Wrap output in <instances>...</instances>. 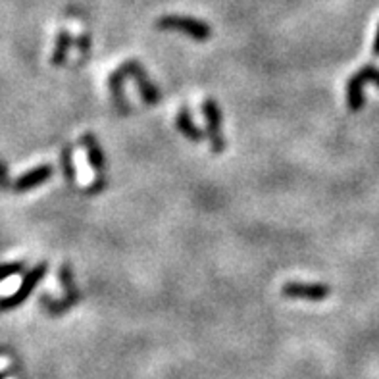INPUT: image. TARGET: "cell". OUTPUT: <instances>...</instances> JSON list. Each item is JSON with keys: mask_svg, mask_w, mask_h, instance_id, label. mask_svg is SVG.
<instances>
[{"mask_svg": "<svg viewBox=\"0 0 379 379\" xmlns=\"http://www.w3.org/2000/svg\"><path fill=\"white\" fill-rule=\"evenodd\" d=\"M158 29L181 31L197 41H206L212 37V29H210L208 24L194 20V18H187V16H164V18L158 20Z\"/></svg>", "mask_w": 379, "mask_h": 379, "instance_id": "cell-1", "label": "cell"}, {"mask_svg": "<svg viewBox=\"0 0 379 379\" xmlns=\"http://www.w3.org/2000/svg\"><path fill=\"white\" fill-rule=\"evenodd\" d=\"M46 268H48V266L43 262V264H39V266H35L31 271H27V276L24 277L20 289L16 291L14 295L6 296V298H0V310H10V308H16V306H20L21 302L26 301L27 296L31 295L33 289H35V285H37V283L45 277Z\"/></svg>", "mask_w": 379, "mask_h": 379, "instance_id": "cell-2", "label": "cell"}, {"mask_svg": "<svg viewBox=\"0 0 379 379\" xmlns=\"http://www.w3.org/2000/svg\"><path fill=\"white\" fill-rule=\"evenodd\" d=\"M122 70L128 73V78L135 79L142 100H145L148 106L158 104V100H160V90L156 89V85L147 78V71L142 70V66L139 64V62H125V64L122 66Z\"/></svg>", "mask_w": 379, "mask_h": 379, "instance_id": "cell-3", "label": "cell"}, {"mask_svg": "<svg viewBox=\"0 0 379 379\" xmlns=\"http://www.w3.org/2000/svg\"><path fill=\"white\" fill-rule=\"evenodd\" d=\"M202 112H204L206 123H208V137H210L212 150L219 155V152H224L225 141L222 137V112H219L218 103L214 98H206Z\"/></svg>", "mask_w": 379, "mask_h": 379, "instance_id": "cell-4", "label": "cell"}, {"mask_svg": "<svg viewBox=\"0 0 379 379\" xmlns=\"http://www.w3.org/2000/svg\"><path fill=\"white\" fill-rule=\"evenodd\" d=\"M283 295L291 298H306V301H323L331 295V289L323 283H285Z\"/></svg>", "mask_w": 379, "mask_h": 379, "instance_id": "cell-5", "label": "cell"}, {"mask_svg": "<svg viewBox=\"0 0 379 379\" xmlns=\"http://www.w3.org/2000/svg\"><path fill=\"white\" fill-rule=\"evenodd\" d=\"M60 279H62V285H64V289H66L64 301L54 302V301H51L48 296H43V298H41V302H45L46 308L51 310V312H54V314H56V312H64L66 308H70L71 304L78 301V296H79L78 289H76V283H73V277H71V271L68 266H64L62 271H60Z\"/></svg>", "mask_w": 379, "mask_h": 379, "instance_id": "cell-6", "label": "cell"}, {"mask_svg": "<svg viewBox=\"0 0 379 379\" xmlns=\"http://www.w3.org/2000/svg\"><path fill=\"white\" fill-rule=\"evenodd\" d=\"M52 175V166L51 164H43V166L33 167L31 172H27L20 177V180L14 183V191L16 193H24V191H29V189H35V187L43 185L45 181H48V177Z\"/></svg>", "mask_w": 379, "mask_h": 379, "instance_id": "cell-7", "label": "cell"}, {"mask_svg": "<svg viewBox=\"0 0 379 379\" xmlns=\"http://www.w3.org/2000/svg\"><path fill=\"white\" fill-rule=\"evenodd\" d=\"M364 78L360 73H354L347 81V104L351 112H360L366 104V95H364Z\"/></svg>", "mask_w": 379, "mask_h": 379, "instance_id": "cell-8", "label": "cell"}, {"mask_svg": "<svg viewBox=\"0 0 379 379\" xmlns=\"http://www.w3.org/2000/svg\"><path fill=\"white\" fill-rule=\"evenodd\" d=\"M81 142L87 148V158H89V164L93 166V170L97 172V177H104V167H106V158H104V152L98 141L95 139L93 133H85Z\"/></svg>", "mask_w": 379, "mask_h": 379, "instance_id": "cell-9", "label": "cell"}, {"mask_svg": "<svg viewBox=\"0 0 379 379\" xmlns=\"http://www.w3.org/2000/svg\"><path fill=\"white\" fill-rule=\"evenodd\" d=\"M125 78H128V73L120 68V70L114 71L108 79L110 93H112L114 104H116V108L120 110V112H123V114H128L129 112L128 100H125V95H123V81H125Z\"/></svg>", "mask_w": 379, "mask_h": 379, "instance_id": "cell-10", "label": "cell"}, {"mask_svg": "<svg viewBox=\"0 0 379 379\" xmlns=\"http://www.w3.org/2000/svg\"><path fill=\"white\" fill-rule=\"evenodd\" d=\"M177 129H180L181 133L187 137V139H191L194 142H200L204 139V131L199 128V125H194L193 118L189 114V110L183 106V108L177 112Z\"/></svg>", "mask_w": 379, "mask_h": 379, "instance_id": "cell-11", "label": "cell"}, {"mask_svg": "<svg viewBox=\"0 0 379 379\" xmlns=\"http://www.w3.org/2000/svg\"><path fill=\"white\" fill-rule=\"evenodd\" d=\"M73 39L68 31H60L58 37H56V46H54V52H52V64L62 66L66 62V54H68V48L71 46Z\"/></svg>", "mask_w": 379, "mask_h": 379, "instance_id": "cell-12", "label": "cell"}, {"mask_svg": "<svg viewBox=\"0 0 379 379\" xmlns=\"http://www.w3.org/2000/svg\"><path fill=\"white\" fill-rule=\"evenodd\" d=\"M60 160H62V170H64L66 180L73 183L76 177H78V172H76V166H73V155H71L70 147H64L62 155H60Z\"/></svg>", "mask_w": 379, "mask_h": 379, "instance_id": "cell-13", "label": "cell"}, {"mask_svg": "<svg viewBox=\"0 0 379 379\" xmlns=\"http://www.w3.org/2000/svg\"><path fill=\"white\" fill-rule=\"evenodd\" d=\"M358 73L362 76V78H364V81H366V83L370 81V83L378 85L379 87V68H375V66H372V64H368V66H364V68H362Z\"/></svg>", "mask_w": 379, "mask_h": 379, "instance_id": "cell-14", "label": "cell"}, {"mask_svg": "<svg viewBox=\"0 0 379 379\" xmlns=\"http://www.w3.org/2000/svg\"><path fill=\"white\" fill-rule=\"evenodd\" d=\"M24 270V264L21 262H12V264H0V281L6 279L10 276H16Z\"/></svg>", "mask_w": 379, "mask_h": 379, "instance_id": "cell-15", "label": "cell"}, {"mask_svg": "<svg viewBox=\"0 0 379 379\" xmlns=\"http://www.w3.org/2000/svg\"><path fill=\"white\" fill-rule=\"evenodd\" d=\"M10 187H12V183H10V177H8V167L0 158V189H10Z\"/></svg>", "mask_w": 379, "mask_h": 379, "instance_id": "cell-16", "label": "cell"}, {"mask_svg": "<svg viewBox=\"0 0 379 379\" xmlns=\"http://www.w3.org/2000/svg\"><path fill=\"white\" fill-rule=\"evenodd\" d=\"M79 51H81V54H87V51L90 48V37H89V33H83L81 37H79Z\"/></svg>", "mask_w": 379, "mask_h": 379, "instance_id": "cell-17", "label": "cell"}, {"mask_svg": "<svg viewBox=\"0 0 379 379\" xmlns=\"http://www.w3.org/2000/svg\"><path fill=\"white\" fill-rule=\"evenodd\" d=\"M372 52H373V56H379V24H378V31H375V39H373Z\"/></svg>", "mask_w": 379, "mask_h": 379, "instance_id": "cell-18", "label": "cell"}, {"mask_svg": "<svg viewBox=\"0 0 379 379\" xmlns=\"http://www.w3.org/2000/svg\"><path fill=\"white\" fill-rule=\"evenodd\" d=\"M0 379H4V373H0Z\"/></svg>", "mask_w": 379, "mask_h": 379, "instance_id": "cell-19", "label": "cell"}]
</instances>
